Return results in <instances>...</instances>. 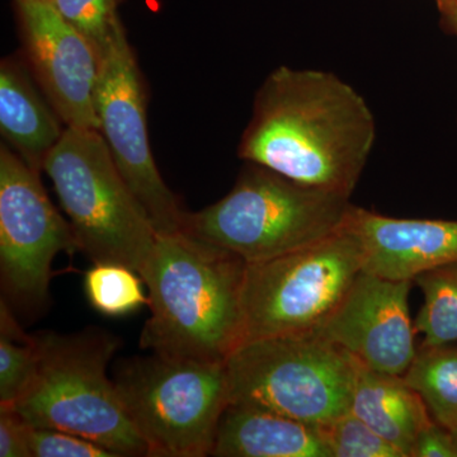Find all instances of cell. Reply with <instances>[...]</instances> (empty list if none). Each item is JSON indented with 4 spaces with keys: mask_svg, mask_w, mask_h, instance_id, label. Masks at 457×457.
<instances>
[{
    "mask_svg": "<svg viewBox=\"0 0 457 457\" xmlns=\"http://www.w3.org/2000/svg\"><path fill=\"white\" fill-rule=\"evenodd\" d=\"M375 140L374 113L351 84L329 71L284 65L258 89L237 155L352 197Z\"/></svg>",
    "mask_w": 457,
    "mask_h": 457,
    "instance_id": "1",
    "label": "cell"
},
{
    "mask_svg": "<svg viewBox=\"0 0 457 457\" xmlns=\"http://www.w3.org/2000/svg\"><path fill=\"white\" fill-rule=\"evenodd\" d=\"M246 264L185 231L158 236L143 278L152 315L140 347L173 359L227 362L242 343Z\"/></svg>",
    "mask_w": 457,
    "mask_h": 457,
    "instance_id": "2",
    "label": "cell"
},
{
    "mask_svg": "<svg viewBox=\"0 0 457 457\" xmlns=\"http://www.w3.org/2000/svg\"><path fill=\"white\" fill-rule=\"evenodd\" d=\"M37 363L20 398L9 405L36 428L74 433L116 457L149 456L107 368L119 337L90 327L71 335H35Z\"/></svg>",
    "mask_w": 457,
    "mask_h": 457,
    "instance_id": "3",
    "label": "cell"
},
{
    "mask_svg": "<svg viewBox=\"0 0 457 457\" xmlns=\"http://www.w3.org/2000/svg\"><path fill=\"white\" fill-rule=\"evenodd\" d=\"M352 206L345 195L248 163L227 196L186 213L182 231L255 263L338 233Z\"/></svg>",
    "mask_w": 457,
    "mask_h": 457,
    "instance_id": "4",
    "label": "cell"
},
{
    "mask_svg": "<svg viewBox=\"0 0 457 457\" xmlns=\"http://www.w3.org/2000/svg\"><path fill=\"white\" fill-rule=\"evenodd\" d=\"M78 249L93 263H120L145 275L158 239L98 130L66 128L45 159Z\"/></svg>",
    "mask_w": 457,
    "mask_h": 457,
    "instance_id": "5",
    "label": "cell"
},
{
    "mask_svg": "<svg viewBox=\"0 0 457 457\" xmlns=\"http://www.w3.org/2000/svg\"><path fill=\"white\" fill-rule=\"evenodd\" d=\"M112 380L149 456L212 455L230 404L227 362L152 353L120 361Z\"/></svg>",
    "mask_w": 457,
    "mask_h": 457,
    "instance_id": "6",
    "label": "cell"
},
{
    "mask_svg": "<svg viewBox=\"0 0 457 457\" xmlns=\"http://www.w3.org/2000/svg\"><path fill=\"white\" fill-rule=\"evenodd\" d=\"M356 363L317 332L243 343L227 360L230 404L328 425L351 411Z\"/></svg>",
    "mask_w": 457,
    "mask_h": 457,
    "instance_id": "7",
    "label": "cell"
},
{
    "mask_svg": "<svg viewBox=\"0 0 457 457\" xmlns=\"http://www.w3.org/2000/svg\"><path fill=\"white\" fill-rule=\"evenodd\" d=\"M362 270L359 242L345 228L290 253L246 264L240 345L314 332Z\"/></svg>",
    "mask_w": 457,
    "mask_h": 457,
    "instance_id": "8",
    "label": "cell"
},
{
    "mask_svg": "<svg viewBox=\"0 0 457 457\" xmlns=\"http://www.w3.org/2000/svg\"><path fill=\"white\" fill-rule=\"evenodd\" d=\"M95 110L99 134L156 234L182 231L187 212L156 167L147 131L143 75L122 22L101 49Z\"/></svg>",
    "mask_w": 457,
    "mask_h": 457,
    "instance_id": "9",
    "label": "cell"
},
{
    "mask_svg": "<svg viewBox=\"0 0 457 457\" xmlns=\"http://www.w3.org/2000/svg\"><path fill=\"white\" fill-rule=\"evenodd\" d=\"M73 228L33 170L0 146V276L12 311H42L49 302L51 266L59 253L78 252Z\"/></svg>",
    "mask_w": 457,
    "mask_h": 457,
    "instance_id": "10",
    "label": "cell"
},
{
    "mask_svg": "<svg viewBox=\"0 0 457 457\" xmlns=\"http://www.w3.org/2000/svg\"><path fill=\"white\" fill-rule=\"evenodd\" d=\"M23 55L66 128L98 130L95 110L101 51L53 0H14Z\"/></svg>",
    "mask_w": 457,
    "mask_h": 457,
    "instance_id": "11",
    "label": "cell"
},
{
    "mask_svg": "<svg viewBox=\"0 0 457 457\" xmlns=\"http://www.w3.org/2000/svg\"><path fill=\"white\" fill-rule=\"evenodd\" d=\"M411 284L362 270L314 332L375 371L403 376L417 353L408 305Z\"/></svg>",
    "mask_w": 457,
    "mask_h": 457,
    "instance_id": "12",
    "label": "cell"
},
{
    "mask_svg": "<svg viewBox=\"0 0 457 457\" xmlns=\"http://www.w3.org/2000/svg\"><path fill=\"white\" fill-rule=\"evenodd\" d=\"M359 242L365 272L394 281L457 260V220L399 219L352 206L345 222Z\"/></svg>",
    "mask_w": 457,
    "mask_h": 457,
    "instance_id": "13",
    "label": "cell"
},
{
    "mask_svg": "<svg viewBox=\"0 0 457 457\" xmlns=\"http://www.w3.org/2000/svg\"><path fill=\"white\" fill-rule=\"evenodd\" d=\"M210 456L332 457L320 426L245 404H228Z\"/></svg>",
    "mask_w": 457,
    "mask_h": 457,
    "instance_id": "14",
    "label": "cell"
},
{
    "mask_svg": "<svg viewBox=\"0 0 457 457\" xmlns=\"http://www.w3.org/2000/svg\"><path fill=\"white\" fill-rule=\"evenodd\" d=\"M62 123L46 96L33 86L27 62L4 57L0 64V132L5 144L33 170H44L45 159L64 134Z\"/></svg>",
    "mask_w": 457,
    "mask_h": 457,
    "instance_id": "15",
    "label": "cell"
},
{
    "mask_svg": "<svg viewBox=\"0 0 457 457\" xmlns=\"http://www.w3.org/2000/svg\"><path fill=\"white\" fill-rule=\"evenodd\" d=\"M356 361L352 413L411 457L418 435L432 420L428 409L403 376L375 371Z\"/></svg>",
    "mask_w": 457,
    "mask_h": 457,
    "instance_id": "16",
    "label": "cell"
},
{
    "mask_svg": "<svg viewBox=\"0 0 457 457\" xmlns=\"http://www.w3.org/2000/svg\"><path fill=\"white\" fill-rule=\"evenodd\" d=\"M420 345L405 374V383L422 398L435 422L457 428V345Z\"/></svg>",
    "mask_w": 457,
    "mask_h": 457,
    "instance_id": "17",
    "label": "cell"
},
{
    "mask_svg": "<svg viewBox=\"0 0 457 457\" xmlns=\"http://www.w3.org/2000/svg\"><path fill=\"white\" fill-rule=\"evenodd\" d=\"M414 282L423 295V305L414 327L425 337L423 345L457 343V260L418 276Z\"/></svg>",
    "mask_w": 457,
    "mask_h": 457,
    "instance_id": "18",
    "label": "cell"
},
{
    "mask_svg": "<svg viewBox=\"0 0 457 457\" xmlns=\"http://www.w3.org/2000/svg\"><path fill=\"white\" fill-rule=\"evenodd\" d=\"M37 363L35 335H27L14 312L0 302V405H12L26 389Z\"/></svg>",
    "mask_w": 457,
    "mask_h": 457,
    "instance_id": "19",
    "label": "cell"
},
{
    "mask_svg": "<svg viewBox=\"0 0 457 457\" xmlns=\"http://www.w3.org/2000/svg\"><path fill=\"white\" fill-rule=\"evenodd\" d=\"M143 284L139 273L120 263H93L84 278L90 305L112 318L125 317L147 305Z\"/></svg>",
    "mask_w": 457,
    "mask_h": 457,
    "instance_id": "20",
    "label": "cell"
},
{
    "mask_svg": "<svg viewBox=\"0 0 457 457\" xmlns=\"http://www.w3.org/2000/svg\"><path fill=\"white\" fill-rule=\"evenodd\" d=\"M320 427L332 457H404L351 411Z\"/></svg>",
    "mask_w": 457,
    "mask_h": 457,
    "instance_id": "21",
    "label": "cell"
},
{
    "mask_svg": "<svg viewBox=\"0 0 457 457\" xmlns=\"http://www.w3.org/2000/svg\"><path fill=\"white\" fill-rule=\"evenodd\" d=\"M57 11L88 37L101 51L114 27L121 22L119 7L121 0H53Z\"/></svg>",
    "mask_w": 457,
    "mask_h": 457,
    "instance_id": "22",
    "label": "cell"
},
{
    "mask_svg": "<svg viewBox=\"0 0 457 457\" xmlns=\"http://www.w3.org/2000/svg\"><path fill=\"white\" fill-rule=\"evenodd\" d=\"M29 447L31 457H116L111 451L74 433L31 426Z\"/></svg>",
    "mask_w": 457,
    "mask_h": 457,
    "instance_id": "23",
    "label": "cell"
},
{
    "mask_svg": "<svg viewBox=\"0 0 457 457\" xmlns=\"http://www.w3.org/2000/svg\"><path fill=\"white\" fill-rule=\"evenodd\" d=\"M29 425L9 405H0V456L31 457Z\"/></svg>",
    "mask_w": 457,
    "mask_h": 457,
    "instance_id": "24",
    "label": "cell"
},
{
    "mask_svg": "<svg viewBox=\"0 0 457 457\" xmlns=\"http://www.w3.org/2000/svg\"><path fill=\"white\" fill-rule=\"evenodd\" d=\"M411 457H457L453 435L432 420L418 435Z\"/></svg>",
    "mask_w": 457,
    "mask_h": 457,
    "instance_id": "25",
    "label": "cell"
},
{
    "mask_svg": "<svg viewBox=\"0 0 457 457\" xmlns=\"http://www.w3.org/2000/svg\"><path fill=\"white\" fill-rule=\"evenodd\" d=\"M442 16H444L445 22L450 27L451 31L457 36V0L455 4H453L446 13L442 14Z\"/></svg>",
    "mask_w": 457,
    "mask_h": 457,
    "instance_id": "26",
    "label": "cell"
},
{
    "mask_svg": "<svg viewBox=\"0 0 457 457\" xmlns=\"http://www.w3.org/2000/svg\"><path fill=\"white\" fill-rule=\"evenodd\" d=\"M455 2L456 0H436L442 14L446 13V12L455 4Z\"/></svg>",
    "mask_w": 457,
    "mask_h": 457,
    "instance_id": "27",
    "label": "cell"
},
{
    "mask_svg": "<svg viewBox=\"0 0 457 457\" xmlns=\"http://www.w3.org/2000/svg\"><path fill=\"white\" fill-rule=\"evenodd\" d=\"M451 435H453V442H455V446L457 450V428L453 429V431H450Z\"/></svg>",
    "mask_w": 457,
    "mask_h": 457,
    "instance_id": "28",
    "label": "cell"
}]
</instances>
